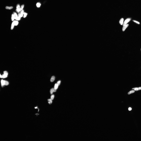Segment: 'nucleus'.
<instances>
[{"instance_id": "obj_1", "label": "nucleus", "mask_w": 141, "mask_h": 141, "mask_svg": "<svg viewBox=\"0 0 141 141\" xmlns=\"http://www.w3.org/2000/svg\"><path fill=\"white\" fill-rule=\"evenodd\" d=\"M32 21L35 25L37 26H39V24L42 21L40 12L38 8H35L34 10Z\"/></svg>"}, {"instance_id": "obj_2", "label": "nucleus", "mask_w": 141, "mask_h": 141, "mask_svg": "<svg viewBox=\"0 0 141 141\" xmlns=\"http://www.w3.org/2000/svg\"><path fill=\"white\" fill-rule=\"evenodd\" d=\"M26 26L30 32V38L33 41H37L36 32L33 26L28 24Z\"/></svg>"}, {"instance_id": "obj_3", "label": "nucleus", "mask_w": 141, "mask_h": 141, "mask_svg": "<svg viewBox=\"0 0 141 141\" xmlns=\"http://www.w3.org/2000/svg\"><path fill=\"white\" fill-rule=\"evenodd\" d=\"M29 51H34L37 47V44L34 41H29L27 42L26 44Z\"/></svg>"}, {"instance_id": "obj_4", "label": "nucleus", "mask_w": 141, "mask_h": 141, "mask_svg": "<svg viewBox=\"0 0 141 141\" xmlns=\"http://www.w3.org/2000/svg\"><path fill=\"white\" fill-rule=\"evenodd\" d=\"M30 33L27 28H24L23 30V38L24 42H27L30 38Z\"/></svg>"}, {"instance_id": "obj_5", "label": "nucleus", "mask_w": 141, "mask_h": 141, "mask_svg": "<svg viewBox=\"0 0 141 141\" xmlns=\"http://www.w3.org/2000/svg\"><path fill=\"white\" fill-rule=\"evenodd\" d=\"M47 24V21L45 20L42 23L40 26L41 31L42 35L45 34L46 33L48 26Z\"/></svg>"}, {"instance_id": "obj_6", "label": "nucleus", "mask_w": 141, "mask_h": 141, "mask_svg": "<svg viewBox=\"0 0 141 141\" xmlns=\"http://www.w3.org/2000/svg\"><path fill=\"white\" fill-rule=\"evenodd\" d=\"M29 52V51L27 46L25 44L23 50L22 56V59L24 60L26 59Z\"/></svg>"}, {"instance_id": "obj_7", "label": "nucleus", "mask_w": 141, "mask_h": 141, "mask_svg": "<svg viewBox=\"0 0 141 141\" xmlns=\"http://www.w3.org/2000/svg\"><path fill=\"white\" fill-rule=\"evenodd\" d=\"M26 16V14L22 13L17 14L15 13H12L11 14V17L14 18H17L18 19H21L25 17Z\"/></svg>"}, {"instance_id": "obj_8", "label": "nucleus", "mask_w": 141, "mask_h": 141, "mask_svg": "<svg viewBox=\"0 0 141 141\" xmlns=\"http://www.w3.org/2000/svg\"><path fill=\"white\" fill-rule=\"evenodd\" d=\"M81 10L82 8L81 7L78 5L74 6L73 8V13L76 15H78L80 14Z\"/></svg>"}, {"instance_id": "obj_9", "label": "nucleus", "mask_w": 141, "mask_h": 141, "mask_svg": "<svg viewBox=\"0 0 141 141\" xmlns=\"http://www.w3.org/2000/svg\"><path fill=\"white\" fill-rule=\"evenodd\" d=\"M37 41H39L41 39L42 34L41 31L40 26H38L36 32Z\"/></svg>"}, {"instance_id": "obj_10", "label": "nucleus", "mask_w": 141, "mask_h": 141, "mask_svg": "<svg viewBox=\"0 0 141 141\" xmlns=\"http://www.w3.org/2000/svg\"><path fill=\"white\" fill-rule=\"evenodd\" d=\"M47 29L48 31L47 35L48 36H50L53 33L55 29V27L49 25L48 26Z\"/></svg>"}, {"instance_id": "obj_11", "label": "nucleus", "mask_w": 141, "mask_h": 141, "mask_svg": "<svg viewBox=\"0 0 141 141\" xmlns=\"http://www.w3.org/2000/svg\"><path fill=\"white\" fill-rule=\"evenodd\" d=\"M48 11L47 9H46L43 11L41 17L42 21H44L45 20L46 17L48 14Z\"/></svg>"}]
</instances>
